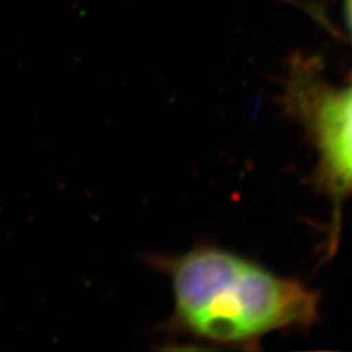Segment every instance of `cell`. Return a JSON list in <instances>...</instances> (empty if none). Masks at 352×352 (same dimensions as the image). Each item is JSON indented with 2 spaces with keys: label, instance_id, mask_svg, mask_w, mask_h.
<instances>
[{
  "label": "cell",
  "instance_id": "3",
  "mask_svg": "<svg viewBox=\"0 0 352 352\" xmlns=\"http://www.w3.org/2000/svg\"><path fill=\"white\" fill-rule=\"evenodd\" d=\"M348 15H349V22L352 27V0H348Z\"/></svg>",
  "mask_w": 352,
  "mask_h": 352
},
{
  "label": "cell",
  "instance_id": "1",
  "mask_svg": "<svg viewBox=\"0 0 352 352\" xmlns=\"http://www.w3.org/2000/svg\"><path fill=\"white\" fill-rule=\"evenodd\" d=\"M162 267L172 282L176 322L214 344L247 346L317 317L316 292L232 252L195 248L164 258Z\"/></svg>",
  "mask_w": 352,
  "mask_h": 352
},
{
  "label": "cell",
  "instance_id": "2",
  "mask_svg": "<svg viewBox=\"0 0 352 352\" xmlns=\"http://www.w3.org/2000/svg\"><path fill=\"white\" fill-rule=\"evenodd\" d=\"M307 98V118L326 179L336 191L352 190V85L310 91Z\"/></svg>",
  "mask_w": 352,
  "mask_h": 352
}]
</instances>
